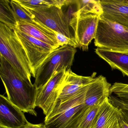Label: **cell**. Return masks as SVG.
<instances>
[{
    "label": "cell",
    "mask_w": 128,
    "mask_h": 128,
    "mask_svg": "<svg viewBox=\"0 0 128 128\" xmlns=\"http://www.w3.org/2000/svg\"><path fill=\"white\" fill-rule=\"evenodd\" d=\"M0 76L10 101L25 113L37 116L35 110L37 90L31 82L22 77L0 55Z\"/></svg>",
    "instance_id": "6da1fadb"
},
{
    "label": "cell",
    "mask_w": 128,
    "mask_h": 128,
    "mask_svg": "<svg viewBox=\"0 0 128 128\" xmlns=\"http://www.w3.org/2000/svg\"><path fill=\"white\" fill-rule=\"evenodd\" d=\"M90 83L73 97L54 108L46 116L44 124L46 128H78L90 108L85 104V98Z\"/></svg>",
    "instance_id": "7a4b0ae2"
},
{
    "label": "cell",
    "mask_w": 128,
    "mask_h": 128,
    "mask_svg": "<svg viewBox=\"0 0 128 128\" xmlns=\"http://www.w3.org/2000/svg\"><path fill=\"white\" fill-rule=\"evenodd\" d=\"M0 53L24 79L31 82L28 58L14 30L0 22Z\"/></svg>",
    "instance_id": "3957f363"
},
{
    "label": "cell",
    "mask_w": 128,
    "mask_h": 128,
    "mask_svg": "<svg viewBox=\"0 0 128 128\" xmlns=\"http://www.w3.org/2000/svg\"><path fill=\"white\" fill-rule=\"evenodd\" d=\"M76 52V48L70 45L53 51L36 70L34 84L37 90L43 88L56 72L71 70Z\"/></svg>",
    "instance_id": "277c9868"
},
{
    "label": "cell",
    "mask_w": 128,
    "mask_h": 128,
    "mask_svg": "<svg viewBox=\"0 0 128 128\" xmlns=\"http://www.w3.org/2000/svg\"><path fill=\"white\" fill-rule=\"evenodd\" d=\"M94 43L99 48L128 51V27L100 16Z\"/></svg>",
    "instance_id": "5b68a950"
},
{
    "label": "cell",
    "mask_w": 128,
    "mask_h": 128,
    "mask_svg": "<svg viewBox=\"0 0 128 128\" xmlns=\"http://www.w3.org/2000/svg\"><path fill=\"white\" fill-rule=\"evenodd\" d=\"M20 4L33 18L55 32L61 34L77 42L74 35L70 32L69 20L62 8L54 6L30 7Z\"/></svg>",
    "instance_id": "8992f818"
},
{
    "label": "cell",
    "mask_w": 128,
    "mask_h": 128,
    "mask_svg": "<svg viewBox=\"0 0 128 128\" xmlns=\"http://www.w3.org/2000/svg\"><path fill=\"white\" fill-rule=\"evenodd\" d=\"M100 16L93 14H80L76 12L72 15L69 25L72 29L78 48L87 51L88 46L96 35Z\"/></svg>",
    "instance_id": "52a82bcc"
},
{
    "label": "cell",
    "mask_w": 128,
    "mask_h": 128,
    "mask_svg": "<svg viewBox=\"0 0 128 128\" xmlns=\"http://www.w3.org/2000/svg\"><path fill=\"white\" fill-rule=\"evenodd\" d=\"M14 30L28 58L32 76L35 78L38 68L55 49L50 45L23 32L17 28Z\"/></svg>",
    "instance_id": "ba28073f"
},
{
    "label": "cell",
    "mask_w": 128,
    "mask_h": 128,
    "mask_svg": "<svg viewBox=\"0 0 128 128\" xmlns=\"http://www.w3.org/2000/svg\"><path fill=\"white\" fill-rule=\"evenodd\" d=\"M66 71L56 72L43 88L37 90L36 106L42 109L46 116L51 113L55 106Z\"/></svg>",
    "instance_id": "9c48e42d"
},
{
    "label": "cell",
    "mask_w": 128,
    "mask_h": 128,
    "mask_svg": "<svg viewBox=\"0 0 128 128\" xmlns=\"http://www.w3.org/2000/svg\"><path fill=\"white\" fill-rule=\"evenodd\" d=\"M96 74L94 72L91 76H83L75 74L71 69L66 71L54 108L76 95L96 78Z\"/></svg>",
    "instance_id": "30bf717a"
},
{
    "label": "cell",
    "mask_w": 128,
    "mask_h": 128,
    "mask_svg": "<svg viewBox=\"0 0 128 128\" xmlns=\"http://www.w3.org/2000/svg\"><path fill=\"white\" fill-rule=\"evenodd\" d=\"M30 123L20 108L7 97L0 95V127L24 128Z\"/></svg>",
    "instance_id": "8fae6325"
},
{
    "label": "cell",
    "mask_w": 128,
    "mask_h": 128,
    "mask_svg": "<svg viewBox=\"0 0 128 128\" xmlns=\"http://www.w3.org/2000/svg\"><path fill=\"white\" fill-rule=\"evenodd\" d=\"M17 28L23 32L50 45L55 49L60 47L56 32L36 19L32 22H19Z\"/></svg>",
    "instance_id": "7c38bea8"
},
{
    "label": "cell",
    "mask_w": 128,
    "mask_h": 128,
    "mask_svg": "<svg viewBox=\"0 0 128 128\" xmlns=\"http://www.w3.org/2000/svg\"><path fill=\"white\" fill-rule=\"evenodd\" d=\"M101 17L128 27V0H100Z\"/></svg>",
    "instance_id": "4fadbf2b"
},
{
    "label": "cell",
    "mask_w": 128,
    "mask_h": 128,
    "mask_svg": "<svg viewBox=\"0 0 128 128\" xmlns=\"http://www.w3.org/2000/svg\"><path fill=\"white\" fill-rule=\"evenodd\" d=\"M111 84L105 77L100 75L96 77L88 86L85 95V103L88 107L103 102L110 95Z\"/></svg>",
    "instance_id": "5bb4252c"
},
{
    "label": "cell",
    "mask_w": 128,
    "mask_h": 128,
    "mask_svg": "<svg viewBox=\"0 0 128 128\" xmlns=\"http://www.w3.org/2000/svg\"><path fill=\"white\" fill-rule=\"evenodd\" d=\"M95 53L111 66L128 77V51L118 52L97 48Z\"/></svg>",
    "instance_id": "9a60e30c"
},
{
    "label": "cell",
    "mask_w": 128,
    "mask_h": 128,
    "mask_svg": "<svg viewBox=\"0 0 128 128\" xmlns=\"http://www.w3.org/2000/svg\"><path fill=\"white\" fill-rule=\"evenodd\" d=\"M121 114L107 98L104 101L94 128H114Z\"/></svg>",
    "instance_id": "2e32d148"
},
{
    "label": "cell",
    "mask_w": 128,
    "mask_h": 128,
    "mask_svg": "<svg viewBox=\"0 0 128 128\" xmlns=\"http://www.w3.org/2000/svg\"><path fill=\"white\" fill-rule=\"evenodd\" d=\"M0 22L14 30L17 28L18 22L10 0H0Z\"/></svg>",
    "instance_id": "e0dca14e"
},
{
    "label": "cell",
    "mask_w": 128,
    "mask_h": 128,
    "mask_svg": "<svg viewBox=\"0 0 128 128\" xmlns=\"http://www.w3.org/2000/svg\"><path fill=\"white\" fill-rule=\"evenodd\" d=\"M104 101L96 105L89 108L78 128H95Z\"/></svg>",
    "instance_id": "ac0fdd59"
},
{
    "label": "cell",
    "mask_w": 128,
    "mask_h": 128,
    "mask_svg": "<svg viewBox=\"0 0 128 128\" xmlns=\"http://www.w3.org/2000/svg\"><path fill=\"white\" fill-rule=\"evenodd\" d=\"M78 11L80 14H93L101 16L102 10L100 0H77Z\"/></svg>",
    "instance_id": "d6986e66"
},
{
    "label": "cell",
    "mask_w": 128,
    "mask_h": 128,
    "mask_svg": "<svg viewBox=\"0 0 128 128\" xmlns=\"http://www.w3.org/2000/svg\"><path fill=\"white\" fill-rule=\"evenodd\" d=\"M10 3L18 23L20 21L32 22L34 21L32 17L24 9L16 0H10Z\"/></svg>",
    "instance_id": "ffe728a7"
},
{
    "label": "cell",
    "mask_w": 128,
    "mask_h": 128,
    "mask_svg": "<svg viewBox=\"0 0 128 128\" xmlns=\"http://www.w3.org/2000/svg\"><path fill=\"white\" fill-rule=\"evenodd\" d=\"M24 6L30 7H47L54 6L57 7L58 0H16Z\"/></svg>",
    "instance_id": "44dd1931"
},
{
    "label": "cell",
    "mask_w": 128,
    "mask_h": 128,
    "mask_svg": "<svg viewBox=\"0 0 128 128\" xmlns=\"http://www.w3.org/2000/svg\"><path fill=\"white\" fill-rule=\"evenodd\" d=\"M111 91L116 96L128 103V84L116 82L112 86Z\"/></svg>",
    "instance_id": "7402d4cb"
},
{
    "label": "cell",
    "mask_w": 128,
    "mask_h": 128,
    "mask_svg": "<svg viewBox=\"0 0 128 128\" xmlns=\"http://www.w3.org/2000/svg\"><path fill=\"white\" fill-rule=\"evenodd\" d=\"M108 98L112 103L120 109L124 117L128 121V103L111 94Z\"/></svg>",
    "instance_id": "603a6c76"
},
{
    "label": "cell",
    "mask_w": 128,
    "mask_h": 128,
    "mask_svg": "<svg viewBox=\"0 0 128 128\" xmlns=\"http://www.w3.org/2000/svg\"><path fill=\"white\" fill-rule=\"evenodd\" d=\"M56 38L60 47L65 45H70L76 48H78V45L75 41L68 38L64 35L56 32Z\"/></svg>",
    "instance_id": "cb8c5ba5"
},
{
    "label": "cell",
    "mask_w": 128,
    "mask_h": 128,
    "mask_svg": "<svg viewBox=\"0 0 128 128\" xmlns=\"http://www.w3.org/2000/svg\"><path fill=\"white\" fill-rule=\"evenodd\" d=\"M119 122L122 128H128V121L120 114L119 118Z\"/></svg>",
    "instance_id": "d4e9b609"
},
{
    "label": "cell",
    "mask_w": 128,
    "mask_h": 128,
    "mask_svg": "<svg viewBox=\"0 0 128 128\" xmlns=\"http://www.w3.org/2000/svg\"><path fill=\"white\" fill-rule=\"evenodd\" d=\"M24 128H47L46 127L44 124H32L29 123L28 125Z\"/></svg>",
    "instance_id": "484cf974"
},
{
    "label": "cell",
    "mask_w": 128,
    "mask_h": 128,
    "mask_svg": "<svg viewBox=\"0 0 128 128\" xmlns=\"http://www.w3.org/2000/svg\"><path fill=\"white\" fill-rule=\"evenodd\" d=\"M114 128H122V127H121V125H120V122H119V119L117 121Z\"/></svg>",
    "instance_id": "4316f807"
},
{
    "label": "cell",
    "mask_w": 128,
    "mask_h": 128,
    "mask_svg": "<svg viewBox=\"0 0 128 128\" xmlns=\"http://www.w3.org/2000/svg\"><path fill=\"white\" fill-rule=\"evenodd\" d=\"M0 128H1V127H0Z\"/></svg>",
    "instance_id": "83f0119b"
}]
</instances>
